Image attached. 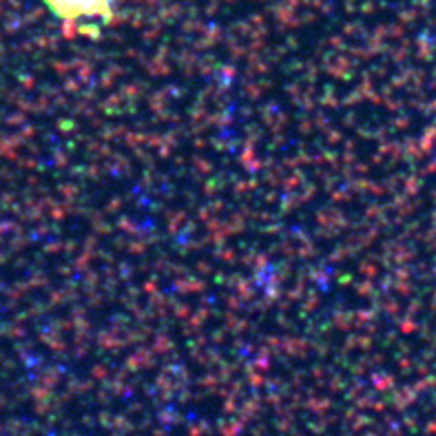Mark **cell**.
Listing matches in <instances>:
<instances>
[{"label": "cell", "mask_w": 436, "mask_h": 436, "mask_svg": "<svg viewBox=\"0 0 436 436\" xmlns=\"http://www.w3.org/2000/svg\"><path fill=\"white\" fill-rule=\"evenodd\" d=\"M49 9L60 18H84L102 16L109 11V0H45Z\"/></svg>", "instance_id": "6da1fadb"}]
</instances>
